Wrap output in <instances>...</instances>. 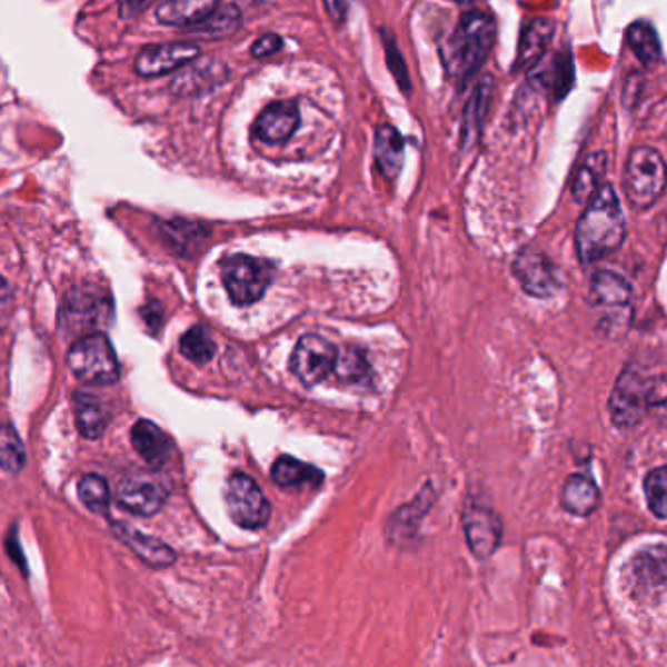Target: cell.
<instances>
[{"mask_svg":"<svg viewBox=\"0 0 667 667\" xmlns=\"http://www.w3.org/2000/svg\"><path fill=\"white\" fill-rule=\"evenodd\" d=\"M382 43H385V51H387V63L389 69L395 74V79L398 80V84L402 87L405 92H410V79H408V69H406L405 59L400 56V49H398L395 36L382 28L381 30Z\"/></svg>","mask_w":667,"mask_h":667,"instance_id":"obj_35","label":"cell"},{"mask_svg":"<svg viewBox=\"0 0 667 667\" xmlns=\"http://www.w3.org/2000/svg\"><path fill=\"white\" fill-rule=\"evenodd\" d=\"M667 188V165L651 147H636L628 155L625 193L635 209L654 206Z\"/></svg>","mask_w":667,"mask_h":667,"instance_id":"obj_3","label":"cell"},{"mask_svg":"<svg viewBox=\"0 0 667 667\" xmlns=\"http://www.w3.org/2000/svg\"><path fill=\"white\" fill-rule=\"evenodd\" d=\"M532 69H537V72L532 74V80L537 84H540V87L547 88L548 92L555 96L556 100H560L573 88L574 64L570 56L556 53L550 63L542 64V67L537 64Z\"/></svg>","mask_w":667,"mask_h":667,"instance_id":"obj_25","label":"cell"},{"mask_svg":"<svg viewBox=\"0 0 667 667\" xmlns=\"http://www.w3.org/2000/svg\"><path fill=\"white\" fill-rule=\"evenodd\" d=\"M607 165H609V159H607V152L604 151L591 152L588 159L581 162L573 183L576 201L589 203L597 191L601 190V186H604L601 180L607 175Z\"/></svg>","mask_w":667,"mask_h":667,"instance_id":"obj_23","label":"cell"},{"mask_svg":"<svg viewBox=\"0 0 667 667\" xmlns=\"http://www.w3.org/2000/svg\"><path fill=\"white\" fill-rule=\"evenodd\" d=\"M589 291H591V299L596 305L620 309V307H627L628 301H630L633 287L619 273L601 270L597 271L596 276L591 278Z\"/></svg>","mask_w":667,"mask_h":667,"instance_id":"obj_22","label":"cell"},{"mask_svg":"<svg viewBox=\"0 0 667 667\" xmlns=\"http://www.w3.org/2000/svg\"><path fill=\"white\" fill-rule=\"evenodd\" d=\"M26 449L14 428L0 426V469L17 475L24 469Z\"/></svg>","mask_w":667,"mask_h":667,"instance_id":"obj_32","label":"cell"},{"mask_svg":"<svg viewBox=\"0 0 667 667\" xmlns=\"http://www.w3.org/2000/svg\"><path fill=\"white\" fill-rule=\"evenodd\" d=\"M167 488L149 475H131L123 478L116 490L118 506L133 516L151 517L159 514L167 504Z\"/></svg>","mask_w":667,"mask_h":667,"instance_id":"obj_10","label":"cell"},{"mask_svg":"<svg viewBox=\"0 0 667 667\" xmlns=\"http://www.w3.org/2000/svg\"><path fill=\"white\" fill-rule=\"evenodd\" d=\"M299 110L293 102H273L258 116L255 136L263 143H286L299 128Z\"/></svg>","mask_w":667,"mask_h":667,"instance_id":"obj_13","label":"cell"},{"mask_svg":"<svg viewBox=\"0 0 667 667\" xmlns=\"http://www.w3.org/2000/svg\"><path fill=\"white\" fill-rule=\"evenodd\" d=\"M131 441L137 454L141 455L152 469L165 467L172 455L170 437L157 424L149 420L137 421L131 429Z\"/></svg>","mask_w":667,"mask_h":667,"instance_id":"obj_17","label":"cell"},{"mask_svg":"<svg viewBox=\"0 0 667 667\" xmlns=\"http://www.w3.org/2000/svg\"><path fill=\"white\" fill-rule=\"evenodd\" d=\"M111 531L126 547L131 548L145 565H149L151 568H168V566L175 565L176 552L168 547L167 542L137 531L136 527L123 524V521H113Z\"/></svg>","mask_w":667,"mask_h":667,"instance_id":"obj_14","label":"cell"},{"mask_svg":"<svg viewBox=\"0 0 667 667\" xmlns=\"http://www.w3.org/2000/svg\"><path fill=\"white\" fill-rule=\"evenodd\" d=\"M326 10L332 18V22L342 26L348 17V0H325Z\"/></svg>","mask_w":667,"mask_h":667,"instance_id":"obj_39","label":"cell"},{"mask_svg":"<svg viewBox=\"0 0 667 667\" xmlns=\"http://www.w3.org/2000/svg\"><path fill=\"white\" fill-rule=\"evenodd\" d=\"M242 24V14L235 4H219L217 9L203 18L199 24L191 26L190 33L203 36V38H225L239 30Z\"/></svg>","mask_w":667,"mask_h":667,"instance_id":"obj_27","label":"cell"},{"mask_svg":"<svg viewBox=\"0 0 667 667\" xmlns=\"http://www.w3.org/2000/svg\"><path fill=\"white\" fill-rule=\"evenodd\" d=\"M281 48H283V40L279 38L278 33H266L260 40L255 41L252 56L256 59H266V57L276 56Z\"/></svg>","mask_w":667,"mask_h":667,"instance_id":"obj_38","label":"cell"},{"mask_svg":"<svg viewBox=\"0 0 667 667\" xmlns=\"http://www.w3.org/2000/svg\"><path fill=\"white\" fill-rule=\"evenodd\" d=\"M644 494L646 501L654 516L659 519L667 517V465L650 470L648 477L644 480Z\"/></svg>","mask_w":667,"mask_h":667,"instance_id":"obj_34","label":"cell"},{"mask_svg":"<svg viewBox=\"0 0 667 667\" xmlns=\"http://www.w3.org/2000/svg\"><path fill=\"white\" fill-rule=\"evenodd\" d=\"M514 276L524 291L537 299H547L563 289V276L547 255L525 248L514 262Z\"/></svg>","mask_w":667,"mask_h":667,"instance_id":"obj_8","label":"cell"},{"mask_svg":"<svg viewBox=\"0 0 667 667\" xmlns=\"http://www.w3.org/2000/svg\"><path fill=\"white\" fill-rule=\"evenodd\" d=\"M643 72H628V77L627 79H625V84H623V103L627 106L628 110H633L636 103L640 102V96H643Z\"/></svg>","mask_w":667,"mask_h":667,"instance_id":"obj_37","label":"cell"},{"mask_svg":"<svg viewBox=\"0 0 667 667\" xmlns=\"http://www.w3.org/2000/svg\"><path fill=\"white\" fill-rule=\"evenodd\" d=\"M74 416L80 434L87 439H98L102 436L110 421V414L102 400L88 392L74 395Z\"/></svg>","mask_w":667,"mask_h":667,"instance_id":"obj_21","label":"cell"},{"mask_svg":"<svg viewBox=\"0 0 667 667\" xmlns=\"http://www.w3.org/2000/svg\"><path fill=\"white\" fill-rule=\"evenodd\" d=\"M149 2H151V0H123V2H121V17H136L141 10L149 7Z\"/></svg>","mask_w":667,"mask_h":667,"instance_id":"obj_40","label":"cell"},{"mask_svg":"<svg viewBox=\"0 0 667 667\" xmlns=\"http://www.w3.org/2000/svg\"><path fill=\"white\" fill-rule=\"evenodd\" d=\"M334 361H336V350H334L332 344L322 336L309 334V336H302L295 346L293 356H291V371L302 385L315 387L330 375Z\"/></svg>","mask_w":667,"mask_h":667,"instance_id":"obj_9","label":"cell"},{"mask_svg":"<svg viewBox=\"0 0 667 667\" xmlns=\"http://www.w3.org/2000/svg\"><path fill=\"white\" fill-rule=\"evenodd\" d=\"M628 48L635 53L643 63L650 64L659 61L661 57V46H659L658 33L654 26L648 22H635L628 28L627 32Z\"/></svg>","mask_w":667,"mask_h":667,"instance_id":"obj_28","label":"cell"},{"mask_svg":"<svg viewBox=\"0 0 667 667\" xmlns=\"http://www.w3.org/2000/svg\"><path fill=\"white\" fill-rule=\"evenodd\" d=\"M625 237L627 219L619 196L611 183H604L576 225V250L581 263L597 262L611 255L625 242Z\"/></svg>","mask_w":667,"mask_h":667,"instance_id":"obj_1","label":"cell"},{"mask_svg":"<svg viewBox=\"0 0 667 667\" xmlns=\"http://www.w3.org/2000/svg\"><path fill=\"white\" fill-rule=\"evenodd\" d=\"M271 478L281 488H301V486L322 485V472L307 462L297 461L293 457H279L271 467Z\"/></svg>","mask_w":667,"mask_h":667,"instance_id":"obj_26","label":"cell"},{"mask_svg":"<svg viewBox=\"0 0 667 667\" xmlns=\"http://www.w3.org/2000/svg\"><path fill=\"white\" fill-rule=\"evenodd\" d=\"M601 494L596 482L586 475H573L566 478L560 494V501L566 511L573 516L588 517L596 511Z\"/></svg>","mask_w":667,"mask_h":667,"instance_id":"obj_19","label":"cell"},{"mask_svg":"<svg viewBox=\"0 0 667 667\" xmlns=\"http://www.w3.org/2000/svg\"><path fill=\"white\" fill-rule=\"evenodd\" d=\"M222 283L231 301L247 307L260 301L271 281V266L250 256L232 255L221 263Z\"/></svg>","mask_w":667,"mask_h":667,"instance_id":"obj_5","label":"cell"},{"mask_svg":"<svg viewBox=\"0 0 667 667\" xmlns=\"http://www.w3.org/2000/svg\"><path fill=\"white\" fill-rule=\"evenodd\" d=\"M375 160L385 178H397L405 162V139L392 126H381L375 133Z\"/></svg>","mask_w":667,"mask_h":667,"instance_id":"obj_20","label":"cell"},{"mask_svg":"<svg viewBox=\"0 0 667 667\" xmlns=\"http://www.w3.org/2000/svg\"><path fill=\"white\" fill-rule=\"evenodd\" d=\"M180 351L193 364L206 366L215 356L213 336L206 326H193L183 334L182 340H180Z\"/></svg>","mask_w":667,"mask_h":667,"instance_id":"obj_29","label":"cell"},{"mask_svg":"<svg viewBox=\"0 0 667 667\" xmlns=\"http://www.w3.org/2000/svg\"><path fill=\"white\" fill-rule=\"evenodd\" d=\"M225 74H227V69L222 64L215 63V61H209V63L193 61V63L186 64V69L172 80L170 88L175 90V94H196L203 88L217 84Z\"/></svg>","mask_w":667,"mask_h":667,"instance_id":"obj_24","label":"cell"},{"mask_svg":"<svg viewBox=\"0 0 667 667\" xmlns=\"http://www.w3.org/2000/svg\"><path fill=\"white\" fill-rule=\"evenodd\" d=\"M462 525L470 552L477 556L478 560L490 558L496 548L500 547L501 521L492 509L472 504L462 514Z\"/></svg>","mask_w":667,"mask_h":667,"instance_id":"obj_12","label":"cell"},{"mask_svg":"<svg viewBox=\"0 0 667 667\" xmlns=\"http://www.w3.org/2000/svg\"><path fill=\"white\" fill-rule=\"evenodd\" d=\"M225 500H227V509H229L232 521L242 529L256 531V529L266 527L270 521V501L263 496L260 486L242 472H235L229 478Z\"/></svg>","mask_w":667,"mask_h":667,"instance_id":"obj_6","label":"cell"},{"mask_svg":"<svg viewBox=\"0 0 667 667\" xmlns=\"http://www.w3.org/2000/svg\"><path fill=\"white\" fill-rule=\"evenodd\" d=\"M490 96H492V80H480L470 96L467 111H465V137L467 139L477 136L478 129L482 128L486 111L490 106Z\"/></svg>","mask_w":667,"mask_h":667,"instance_id":"obj_30","label":"cell"},{"mask_svg":"<svg viewBox=\"0 0 667 667\" xmlns=\"http://www.w3.org/2000/svg\"><path fill=\"white\" fill-rule=\"evenodd\" d=\"M650 379H646L636 367H627L613 387L609 412L617 428L633 429L648 416L646 395Z\"/></svg>","mask_w":667,"mask_h":667,"instance_id":"obj_7","label":"cell"},{"mask_svg":"<svg viewBox=\"0 0 667 667\" xmlns=\"http://www.w3.org/2000/svg\"><path fill=\"white\" fill-rule=\"evenodd\" d=\"M630 580L644 594L667 586V547L656 545L640 550L630 563Z\"/></svg>","mask_w":667,"mask_h":667,"instance_id":"obj_15","label":"cell"},{"mask_svg":"<svg viewBox=\"0 0 667 667\" xmlns=\"http://www.w3.org/2000/svg\"><path fill=\"white\" fill-rule=\"evenodd\" d=\"M646 410L661 426H667V377L650 379L646 395Z\"/></svg>","mask_w":667,"mask_h":667,"instance_id":"obj_36","label":"cell"},{"mask_svg":"<svg viewBox=\"0 0 667 667\" xmlns=\"http://www.w3.org/2000/svg\"><path fill=\"white\" fill-rule=\"evenodd\" d=\"M199 53L201 51L198 46L188 43V41L149 46L137 56L136 71L145 79H155V77H162V74L178 71L186 64L193 63Z\"/></svg>","mask_w":667,"mask_h":667,"instance_id":"obj_11","label":"cell"},{"mask_svg":"<svg viewBox=\"0 0 667 667\" xmlns=\"http://www.w3.org/2000/svg\"><path fill=\"white\" fill-rule=\"evenodd\" d=\"M555 38V22L550 18H535L525 26L517 48L516 71H527L542 61Z\"/></svg>","mask_w":667,"mask_h":667,"instance_id":"obj_16","label":"cell"},{"mask_svg":"<svg viewBox=\"0 0 667 667\" xmlns=\"http://www.w3.org/2000/svg\"><path fill=\"white\" fill-rule=\"evenodd\" d=\"M494 40H496V20L492 14H486L480 10L462 14L454 33L447 38L441 48L445 71L457 87H465L480 71L486 57L492 51Z\"/></svg>","mask_w":667,"mask_h":667,"instance_id":"obj_2","label":"cell"},{"mask_svg":"<svg viewBox=\"0 0 667 667\" xmlns=\"http://www.w3.org/2000/svg\"><path fill=\"white\" fill-rule=\"evenodd\" d=\"M10 289L9 283L4 281V278H0V310L4 309L9 305ZM0 320H2V312H0Z\"/></svg>","mask_w":667,"mask_h":667,"instance_id":"obj_41","label":"cell"},{"mask_svg":"<svg viewBox=\"0 0 667 667\" xmlns=\"http://www.w3.org/2000/svg\"><path fill=\"white\" fill-rule=\"evenodd\" d=\"M334 374L346 382H361L369 377V364L366 356L356 348H342L336 351Z\"/></svg>","mask_w":667,"mask_h":667,"instance_id":"obj_33","label":"cell"},{"mask_svg":"<svg viewBox=\"0 0 667 667\" xmlns=\"http://www.w3.org/2000/svg\"><path fill=\"white\" fill-rule=\"evenodd\" d=\"M219 7V0H162L157 18L165 26L191 28Z\"/></svg>","mask_w":667,"mask_h":667,"instance_id":"obj_18","label":"cell"},{"mask_svg":"<svg viewBox=\"0 0 667 667\" xmlns=\"http://www.w3.org/2000/svg\"><path fill=\"white\" fill-rule=\"evenodd\" d=\"M69 367L80 381L92 385H111L120 379V364L108 336L87 334L72 344Z\"/></svg>","mask_w":667,"mask_h":667,"instance_id":"obj_4","label":"cell"},{"mask_svg":"<svg viewBox=\"0 0 667 667\" xmlns=\"http://www.w3.org/2000/svg\"><path fill=\"white\" fill-rule=\"evenodd\" d=\"M79 498L96 516H108L110 511V488L108 482L98 475H87L80 478Z\"/></svg>","mask_w":667,"mask_h":667,"instance_id":"obj_31","label":"cell"},{"mask_svg":"<svg viewBox=\"0 0 667 667\" xmlns=\"http://www.w3.org/2000/svg\"><path fill=\"white\" fill-rule=\"evenodd\" d=\"M455 2H459V4H470V2H477V0H455Z\"/></svg>","mask_w":667,"mask_h":667,"instance_id":"obj_42","label":"cell"}]
</instances>
